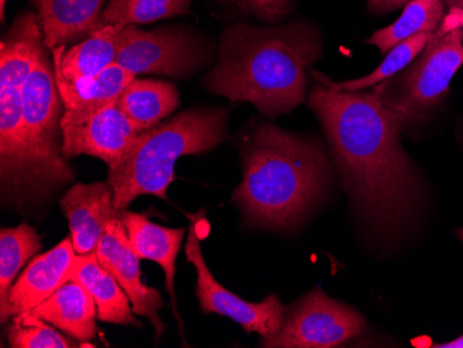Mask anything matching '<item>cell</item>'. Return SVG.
<instances>
[{"label":"cell","instance_id":"cell-11","mask_svg":"<svg viewBox=\"0 0 463 348\" xmlns=\"http://www.w3.org/2000/svg\"><path fill=\"white\" fill-rule=\"evenodd\" d=\"M96 257L103 268L113 275L128 295L134 313L149 319L155 327L156 336L160 337L165 326L158 316V311L163 308L164 301L157 289L143 283L140 259L132 250L119 215L109 222L96 250Z\"/></svg>","mask_w":463,"mask_h":348},{"label":"cell","instance_id":"cell-15","mask_svg":"<svg viewBox=\"0 0 463 348\" xmlns=\"http://www.w3.org/2000/svg\"><path fill=\"white\" fill-rule=\"evenodd\" d=\"M119 220L124 223L132 250L140 259H149L163 268L166 290L173 300L176 318L175 261L184 241V228H165L152 222L147 214L119 210ZM179 319V318H178Z\"/></svg>","mask_w":463,"mask_h":348},{"label":"cell","instance_id":"cell-19","mask_svg":"<svg viewBox=\"0 0 463 348\" xmlns=\"http://www.w3.org/2000/svg\"><path fill=\"white\" fill-rule=\"evenodd\" d=\"M43 48L45 35L38 14L18 15L0 43V85L23 87Z\"/></svg>","mask_w":463,"mask_h":348},{"label":"cell","instance_id":"cell-6","mask_svg":"<svg viewBox=\"0 0 463 348\" xmlns=\"http://www.w3.org/2000/svg\"><path fill=\"white\" fill-rule=\"evenodd\" d=\"M462 66L460 28L444 30L439 25L422 53L402 71L376 85L372 92L392 111L404 131L441 103Z\"/></svg>","mask_w":463,"mask_h":348},{"label":"cell","instance_id":"cell-17","mask_svg":"<svg viewBox=\"0 0 463 348\" xmlns=\"http://www.w3.org/2000/svg\"><path fill=\"white\" fill-rule=\"evenodd\" d=\"M31 313L45 319L62 334L88 343L98 334V308L92 295L77 280H70Z\"/></svg>","mask_w":463,"mask_h":348},{"label":"cell","instance_id":"cell-9","mask_svg":"<svg viewBox=\"0 0 463 348\" xmlns=\"http://www.w3.org/2000/svg\"><path fill=\"white\" fill-rule=\"evenodd\" d=\"M60 127L62 155L67 160L90 155L100 158L109 168L116 167L142 132L117 103L83 110L64 108Z\"/></svg>","mask_w":463,"mask_h":348},{"label":"cell","instance_id":"cell-24","mask_svg":"<svg viewBox=\"0 0 463 348\" xmlns=\"http://www.w3.org/2000/svg\"><path fill=\"white\" fill-rule=\"evenodd\" d=\"M434 33H420L411 38L405 39L404 42L392 48L384 57L381 66L377 67L371 74L365 77L358 78V80H345V82H335V80L327 78L326 75L321 74L317 70L311 69L309 74L312 75L317 82L326 85L335 90H345V92H358V90H365L368 88L376 87L382 84L383 80L394 77L398 72L402 71L405 67L410 66L413 60L422 53L423 49L430 42L431 36Z\"/></svg>","mask_w":463,"mask_h":348},{"label":"cell","instance_id":"cell-20","mask_svg":"<svg viewBox=\"0 0 463 348\" xmlns=\"http://www.w3.org/2000/svg\"><path fill=\"white\" fill-rule=\"evenodd\" d=\"M71 280H77L92 295L98 308V321L140 327L134 316L131 300L113 275L103 268L96 253L77 256Z\"/></svg>","mask_w":463,"mask_h":348},{"label":"cell","instance_id":"cell-31","mask_svg":"<svg viewBox=\"0 0 463 348\" xmlns=\"http://www.w3.org/2000/svg\"><path fill=\"white\" fill-rule=\"evenodd\" d=\"M433 347L437 348H463V336L452 340L449 343H441V344H434Z\"/></svg>","mask_w":463,"mask_h":348},{"label":"cell","instance_id":"cell-14","mask_svg":"<svg viewBox=\"0 0 463 348\" xmlns=\"http://www.w3.org/2000/svg\"><path fill=\"white\" fill-rule=\"evenodd\" d=\"M78 256L96 253L109 222L118 217L109 182L75 183L60 200Z\"/></svg>","mask_w":463,"mask_h":348},{"label":"cell","instance_id":"cell-1","mask_svg":"<svg viewBox=\"0 0 463 348\" xmlns=\"http://www.w3.org/2000/svg\"><path fill=\"white\" fill-rule=\"evenodd\" d=\"M317 82V80H315ZM308 106L321 122L354 209L377 232H397L420 200L419 175L402 149L397 117L373 92L317 82Z\"/></svg>","mask_w":463,"mask_h":348},{"label":"cell","instance_id":"cell-13","mask_svg":"<svg viewBox=\"0 0 463 348\" xmlns=\"http://www.w3.org/2000/svg\"><path fill=\"white\" fill-rule=\"evenodd\" d=\"M46 49L48 46L42 49L33 71L21 87V111L31 135L54 155H62L60 122L64 111Z\"/></svg>","mask_w":463,"mask_h":348},{"label":"cell","instance_id":"cell-30","mask_svg":"<svg viewBox=\"0 0 463 348\" xmlns=\"http://www.w3.org/2000/svg\"><path fill=\"white\" fill-rule=\"evenodd\" d=\"M439 27L444 28V30L460 28L463 42V7H451V9L447 10Z\"/></svg>","mask_w":463,"mask_h":348},{"label":"cell","instance_id":"cell-33","mask_svg":"<svg viewBox=\"0 0 463 348\" xmlns=\"http://www.w3.org/2000/svg\"><path fill=\"white\" fill-rule=\"evenodd\" d=\"M458 236H459L460 240L463 241V230H460L459 232H458Z\"/></svg>","mask_w":463,"mask_h":348},{"label":"cell","instance_id":"cell-10","mask_svg":"<svg viewBox=\"0 0 463 348\" xmlns=\"http://www.w3.org/2000/svg\"><path fill=\"white\" fill-rule=\"evenodd\" d=\"M204 60L202 46L187 33L176 30L142 31L124 27L117 64L132 74L191 75Z\"/></svg>","mask_w":463,"mask_h":348},{"label":"cell","instance_id":"cell-26","mask_svg":"<svg viewBox=\"0 0 463 348\" xmlns=\"http://www.w3.org/2000/svg\"><path fill=\"white\" fill-rule=\"evenodd\" d=\"M194 0H110L101 14L103 25L149 24L163 18L186 14Z\"/></svg>","mask_w":463,"mask_h":348},{"label":"cell","instance_id":"cell-22","mask_svg":"<svg viewBox=\"0 0 463 348\" xmlns=\"http://www.w3.org/2000/svg\"><path fill=\"white\" fill-rule=\"evenodd\" d=\"M54 75L62 106L67 110H83L113 105L117 103L122 90L137 78V75L117 63L104 70L98 77L90 80H67L57 71H54Z\"/></svg>","mask_w":463,"mask_h":348},{"label":"cell","instance_id":"cell-5","mask_svg":"<svg viewBox=\"0 0 463 348\" xmlns=\"http://www.w3.org/2000/svg\"><path fill=\"white\" fill-rule=\"evenodd\" d=\"M21 88L0 85V168L9 199H43L74 181L62 155L46 149L28 131L21 111Z\"/></svg>","mask_w":463,"mask_h":348},{"label":"cell","instance_id":"cell-2","mask_svg":"<svg viewBox=\"0 0 463 348\" xmlns=\"http://www.w3.org/2000/svg\"><path fill=\"white\" fill-rule=\"evenodd\" d=\"M324 54L317 25L298 20L278 27L235 24L221 33L220 60L205 88L233 103H251L269 118L307 100L308 74Z\"/></svg>","mask_w":463,"mask_h":348},{"label":"cell","instance_id":"cell-27","mask_svg":"<svg viewBox=\"0 0 463 348\" xmlns=\"http://www.w3.org/2000/svg\"><path fill=\"white\" fill-rule=\"evenodd\" d=\"M45 319L35 314H18L13 316L7 329V342L12 348H72L93 347L90 343L78 342L72 337L64 336L48 324Z\"/></svg>","mask_w":463,"mask_h":348},{"label":"cell","instance_id":"cell-4","mask_svg":"<svg viewBox=\"0 0 463 348\" xmlns=\"http://www.w3.org/2000/svg\"><path fill=\"white\" fill-rule=\"evenodd\" d=\"M226 108H191L140 132L131 149L109 168L114 207H127L139 196L166 200L176 161L220 146L226 137Z\"/></svg>","mask_w":463,"mask_h":348},{"label":"cell","instance_id":"cell-23","mask_svg":"<svg viewBox=\"0 0 463 348\" xmlns=\"http://www.w3.org/2000/svg\"><path fill=\"white\" fill-rule=\"evenodd\" d=\"M446 13L444 0H411L398 20L389 27L374 31L366 43L376 46L386 56L392 48L416 33H434Z\"/></svg>","mask_w":463,"mask_h":348},{"label":"cell","instance_id":"cell-16","mask_svg":"<svg viewBox=\"0 0 463 348\" xmlns=\"http://www.w3.org/2000/svg\"><path fill=\"white\" fill-rule=\"evenodd\" d=\"M38 10L45 42L53 52L88 38L101 28L106 0H33Z\"/></svg>","mask_w":463,"mask_h":348},{"label":"cell","instance_id":"cell-12","mask_svg":"<svg viewBox=\"0 0 463 348\" xmlns=\"http://www.w3.org/2000/svg\"><path fill=\"white\" fill-rule=\"evenodd\" d=\"M77 256L70 236L48 253L35 257L13 283L6 304L0 306L2 324H7L18 314L33 310L64 283L70 282Z\"/></svg>","mask_w":463,"mask_h":348},{"label":"cell","instance_id":"cell-25","mask_svg":"<svg viewBox=\"0 0 463 348\" xmlns=\"http://www.w3.org/2000/svg\"><path fill=\"white\" fill-rule=\"evenodd\" d=\"M42 240L27 223L0 232V306L6 304L13 283L28 259L41 251Z\"/></svg>","mask_w":463,"mask_h":348},{"label":"cell","instance_id":"cell-8","mask_svg":"<svg viewBox=\"0 0 463 348\" xmlns=\"http://www.w3.org/2000/svg\"><path fill=\"white\" fill-rule=\"evenodd\" d=\"M191 230L186 240L187 261L196 269V296L200 308L205 314H218L241 324L249 334H259L262 339L275 336L282 327L286 306L275 295L259 303L243 298L226 289L213 277L200 246L197 214L191 215Z\"/></svg>","mask_w":463,"mask_h":348},{"label":"cell","instance_id":"cell-32","mask_svg":"<svg viewBox=\"0 0 463 348\" xmlns=\"http://www.w3.org/2000/svg\"><path fill=\"white\" fill-rule=\"evenodd\" d=\"M6 2L7 0H0V15H2V20L5 18V9H6Z\"/></svg>","mask_w":463,"mask_h":348},{"label":"cell","instance_id":"cell-3","mask_svg":"<svg viewBox=\"0 0 463 348\" xmlns=\"http://www.w3.org/2000/svg\"><path fill=\"white\" fill-rule=\"evenodd\" d=\"M243 179L232 202L254 228L288 230L318 207L332 179L321 142L260 122L241 143Z\"/></svg>","mask_w":463,"mask_h":348},{"label":"cell","instance_id":"cell-29","mask_svg":"<svg viewBox=\"0 0 463 348\" xmlns=\"http://www.w3.org/2000/svg\"><path fill=\"white\" fill-rule=\"evenodd\" d=\"M410 2L411 0H366L368 12L372 14H389L394 10L402 9ZM444 4L447 10L451 7H463V0H444Z\"/></svg>","mask_w":463,"mask_h":348},{"label":"cell","instance_id":"cell-28","mask_svg":"<svg viewBox=\"0 0 463 348\" xmlns=\"http://www.w3.org/2000/svg\"><path fill=\"white\" fill-rule=\"evenodd\" d=\"M233 4L262 22L277 23L290 14L296 0H233Z\"/></svg>","mask_w":463,"mask_h":348},{"label":"cell","instance_id":"cell-21","mask_svg":"<svg viewBox=\"0 0 463 348\" xmlns=\"http://www.w3.org/2000/svg\"><path fill=\"white\" fill-rule=\"evenodd\" d=\"M117 106L143 132L178 108L179 92L170 82L135 78L117 99Z\"/></svg>","mask_w":463,"mask_h":348},{"label":"cell","instance_id":"cell-7","mask_svg":"<svg viewBox=\"0 0 463 348\" xmlns=\"http://www.w3.org/2000/svg\"><path fill=\"white\" fill-rule=\"evenodd\" d=\"M366 321L353 306L315 289L286 310L275 336L261 339L268 348H335L361 336Z\"/></svg>","mask_w":463,"mask_h":348},{"label":"cell","instance_id":"cell-18","mask_svg":"<svg viewBox=\"0 0 463 348\" xmlns=\"http://www.w3.org/2000/svg\"><path fill=\"white\" fill-rule=\"evenodd\" d=\"M124 27L103 25L82 42L66 52L60 46L52 52L54 71L67 80H90L113 66L122 45Z\"/></svg>","mask_w":463,"mask_h":348}]
</instances>
